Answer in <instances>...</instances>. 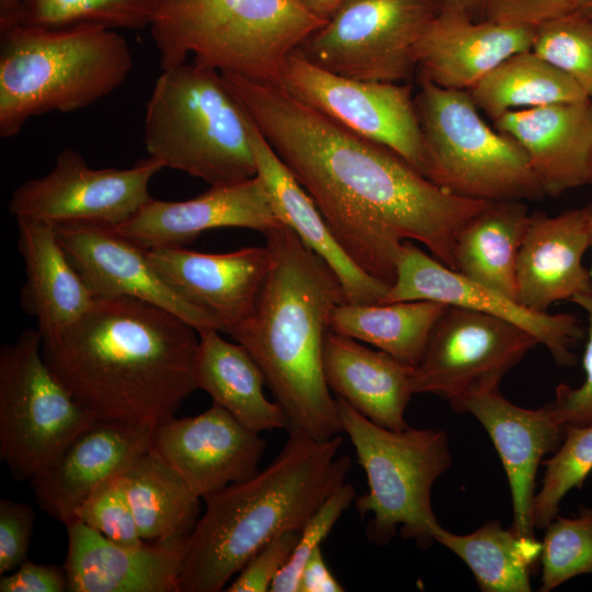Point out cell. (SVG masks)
<instances>
[{
  "mask_svg": "<svg viewBox=\"0 0 592 592\" xmlns=\"http://www.w3.org/2000/svg\"><path fill=\"white\" fill-rule=\"evenodd\" d=\"M127 500L145 542L189 536L200 514L201 498L151 447L122 473Z\"/></svg>",
  "mask_w": 592,
  "mask_h": 592,
  "instance_id": "obj_31",
  "label": "cell"
},
{
  "mask_svg": "<svg viewBox=\"0 0 592 592\" xmlns=\"http://www.w3.org/2000/svg\"><path fill=\"white\" fill-rule=\"evenodd\" d=\"M322 365L330 390L368 420L389 430L409 426L405 413L413 396V366L331 330Z\"/></svg>",
  "mask_w": 592,
  "mask_h": 592,
  "instance_id": "obj_28",
  "label": "cell"
},
{
  "mask_svg": "<svg viewBox=\"0 0 592 592\" xmlns=\"http://www.w3.org/2000/svg\"><path fill=\"white\" fill-rule=\"evenodd\" d=\"M147 254L181 298L213 317L230 337L249 319L271 265L266 246L215 254L159 247Z\"/></svg>",
  "mask_w": 592,
  "mask_h": 592,
  "instance_id": "obj_18",
  "label": "cell"
},
{
  "mask_svg": "<svg viewBox=\"0 0 592 592\" xmlns=\"http://www.w3.org/2000/svg\"><path fill=\"white\" fill-rule=\"evenodd\" d=\"M71 263L96 298L129 297L162 307L197 332L219 330L216 320L181 298L156 272L147 249L113 226L93 223L55 225Z\"/></svg>",
  "mask_w": 592,
  "mask_h": 592,
  "instance_id": "obj_17",
  "label": "cell"
},
{
  "mask_svg": "<svg viewBox=\"0 0 592 592\" xmlns=\"http://www.w3.org/2000/svg\"><path fill=\"white\" fill-rule=\"evenodd\" d=\"M75 520L121 545L145 543L127 500L122 474L100 485L79 506Z\"/></svg>",
  "mask_w": 592,
  "mask_h": 592,
  "instance_id": "obj_40",
  "label": "cell"
},
{
  "mask_svg": "<svg viewBox=\"0 0 592 592\" xmlns=\"http://www.w3.org/2000/svg\"><path fill=\"white\" fill-rule=\"evenodd\" d=\"M221 73L361 270L391 286L407 240L422 243L456 270L458 231L491 202L442 190L389 148L352 133L280 86Z\"/></svg>",
  "mask_w": 592,
  "mask_h": 592,
  "instance_id": "obj_1",
  "label": "cell"
},
{
  "mask_svg": "<svg viewBox=\"0 0 592 592\" xmlns=\"http://www.w3.org/2000/svg\"><path fill=\"white\" fill-rule=\"evenodd\" d=\"M66 527L70 592H178L190 535L125 546L79 520Z\"/></svg>",
  "mask_w": 592,
  "mask_h": 592,
  "instance_id": "obj_22",
  "label": "cell"
},
{
  "mask_svg": "<svg viewBox=\"0 0 592 592\" xmlns=\"http://www.w3.org/2000/svg\"><path fill=\"white\" fill-rule=\"evenodd\" d=\"M342 430L364 469L368 491L355 499L357 512L371 514L366 536L375 545L400 535L421 548L435 540L440 525L432 509L431 491L452 464L449 439L442 429L389 430L337 397Z\"/></svg>",
  "mask_w": 592,
  "mask_h": 592,
  "instance_id": "obj_8",
  "label": "cell"
},
{
  "mask_svg": "<svg viewBox=\"0 0 592 592\" xmlns=\"http://www.w3.org/2000/svg\"><path fill=\"white\" fill-rule=\"evenodd\" d=\"M583 0H488L483 20L537 26L580 10Z\"/></svg>",
  "mask_w": 592,
  "mask_h": 592,
  "instance_id": "obj_44",
  "label": "cell"
},
{
  "mask_svg": "<svg viewBox=\"0 0 592 592\" xmlns=\"http://www.w3.org/2000/svg\"><path fill=\"white\" fill-rule=\"evenodd\" d=\"M197 330L129 297L96 298L65 331L42 340L45 362L96 419L153 424L195 390Z\"/></svg>",
  "mask_w": 592,
  "mask_h": 592,
  "instance_id": "obj_2",
  "label": "cell"
},
{
  "mask_svg": "<svg viewBox=\"0 0 592 592\" xmlns=\"http://www.w3.org/2000/svg\"><path fill=\"white\" fill-rule=\"evenodd\" d=\"M156 5L157 0H21L19 25L139 30L150 26Z\"/></svg>",
  "mask_w": 592,
  "mask_h": 592,
  "instance_id": "obj_35",
  "label": "cell"
},
{
  "mask_svg": "<svg viewBox=\"0 0 592 592\" xmlns=\"http://www.w3.org/2000/svg\"><path fill=\"white\" fill-rule=\"evenodd\" d=\"M284 225L262 179L221 186L186 201L150 198L133 217L114 227L138 246L183 247L215 228H248L262 232Z\"/></svg>",
  "mask_w": 592,
  "mask_h": 592,
  "instance_id": "obj_20",
  "label": "cell"
},
{
  "mask_svg": "<svg viewBox=\"0 0 592 592\" xmlns=\"http://www.w3.org/2000/svg\"><path fill=\"white\" fill-rule=\"evenodd\" d=\"M467 92L493 121L510 111L589 99L572 78L532 49L510 56Z\"/></svg>",
  "mask_w": 592,
  "mask_h": 592,
  "instance_id": "obj_34",
  "label": "cell"
},
{
  "mask_svg": "<svg viewBox=\"0 0 592 592\" xmlns=\"http://www.w3.org/2000/svg\"><path fill=\"white\" fill-rule=\"evenodd\" d=\"M571 301L581 307L588 318V338L582 356L584 380L578 387L559 384L554 401L547 405L561 423L583 426L592 423V285Z\"/></svg>",
  "mask_w": 592,
  "mask_h": 592,
  "instance_id": "obj_41",
  "label": "cell"
},
{
  "mask_svg": "<svg viewBox=\"0 0 592 592\" xmlns=\"http://www.w3.org/2000/svg\"><path fill=\"white\" fill-rule=\"evenodd\" d=\"M402 300H432L504 319L532 334L558 365L577 363L572 348L583 329L576 316L532 310L449 269L409 240L402 244L396 278L382 303Z\"/></svg>",
  "mask_w": 592,
  "mask_h": 592,
  "instance_id": "obj_15",
  "label": "cell"
},
{
  "mask_svg": "<svg viewBox=\"0 0 592 592\" xmlns=\"http://www.w3.org/2000/svg\"><path fill=\"white\" fill-rule=\"evenodd\" d=\"M271 265L249 319L231 335L264 374L289 430L329 440L342 430L322 352L333 310L346 303L329 264L286 224L264 234Z\"/></svg>",
  "mask_w": 592,
  "mask_h": 592,
  "instance_id": "obj_3",
  "label": "cell"
},
{
  "mask_svg": "<svg viewBox=\"0 0 592 592\" xmlns=\"http://www.w3.org/2000/svg\"><path fill=\"white\" fill-rule=\"evenodd\" d=\"M281 452L251 478L205 498L187 539L178 592H218L270 539L301 532L340 486L352 460L339 455L343 437L320 441L289 430Z\"/></svg>",
  "mask_w": 592,
  "mask_h": 592,
  "instance_id": "obj_4",
  "label": "cell"
},
{
  "mask_svg": "<svg viewBox=\"0 0 592 592\" xmlns=\"http://www.w3.org/2000/svg\"><path fill=\"white\" fill-rule=\"evenodd\" d=\"M589 184L592 185V169H591V174H590V181H589Z\"/></svg>",
  "mask_w": 592,
  "mask_h": 592,
  "instance_id": "obj_52",
  "label": "cell"
},
{
  "mask_svg": "<svg viewBox=\"0 0 592 592\" xmlns=\"http://www.w3.org/2000/svg\"><path fill=\"white\" fill-rule=\"evenodd\" d=\"M580 11L592 21V0H583Z\"/></svg>",
  "mask_w": 592,
  "mask_h": 592,
  "instance_id": "obj_51",
  "label": "cell"
},
{
  "mask_svg": "<svg viewBox=\"0 0 592 592\" xmlns=\"http://www.w3.org/2000/svg\"><path fill=\"white\" fill-rule=\"evenodd\" d=\"M537 344L532 334L510 321L447 305L413 368V395H434L453 407L499 387L503 376Z\"/></svg>",
  "mask_w": 592,
  "mask_h": 592,
  "instance_id": "obj_12",
  "label": "cell"
},
{
  "mask_svg": "<svg viewBox=\"0 0 592 592\" xmlns=\"http://www.w3.org/2000/svg\"><path fill=\"white\" fill-rule=\"evenodd\" d=\"M251 116L220 71L192 64L162 69L146 105L144 144L163 168L210 186L258 174Z\"/></svg>",
  "mask_w": 592,
  "mask_h": 592,
  "instance_id": "obj_7",
  "label": "cell"
},
{
  "mask_svg": "<svg viewBox=\"0 0 592 592\" xmlns=\"http://www.w3.org/2000/svg\"><path fill=\"white\" fill-rule=\"evenodd\" d=\"M474 415L489 434L510 486L513 532L535 538L532 521L538 467L561 444L567 425L556 419L548 405L527 409L514 405L499 387L475 394L452 407Z\"/></svg>",
  "mask_w": 592,
  "mask_h": 592,
  "instance_id": "obj_21",
  "label": "cell"
},
{
  "mask_svg": "<svg viewBox=\"0 0 592 592\" xmlns=\"http://www.w3.org/2000/svg\"><path fill=\"white\" fill-rule=\"evenodd\" d=\"M250 141L258 175L265 184L278 217L334 271L346 303H382L390 286L361 270L343 251L312 198L274 151L252 117Z\"/></svg>",
  "mask_w": 592,
  "mask_h": 592,
  "instance_id": "obj_26",
  "label": "cell"
},
{
  "mask_svg": "<svg viewBox=\"0 0 592 592\" xmlns=\"http://www.w3.org/2000/svg\"><path fill=\"white\" fill-rule=\"evenodd\" d=\"M35 513L26 503L0 500V573H9L27 560Z\"/></svg>",
  "mask_w": 592,
  "mask_h": 592,
  "instance_id": "obj_43",
  "label": "cell"
},
{
  "mask_svg": "<svg viewBox=\"0 0 592 592\" xmlns=\"http://www.w3.org/2000/svg\"><path fill=\"white\" fill-rule=\"evenodd\" d=\"M435 15L430 0H343L297 49L340 76L399 82L417 68V45Z\"/></svg>",
  "mask_w": 592,
  "mask_h": 592,
  "instance_id": "obj_11",
  "label": "cell"
},
{
  "mask_svg": "<svg viewBox=\"0 0 592 592\" xmlns=\"http://www.w3.org/2000/svg\"><path fill=\"white\" fill-rule=\"evenodd\" d=\"M436 14H454L481 20L488 0H430Z\"/></svg>",
  "mask_w": 592,
  "mask_h": 592,
  "instance_id": "obj_47",
  "label": "cell"
},
{
  "mask_svg": "<svg viewBox=\"0 0 592 592\" xmlns=\"http://www.w3.org/2000/svg\"><path fill=\"white\" fill-rule=\"evenodd\" d=\"M300 532L285 531L264 544L241 568L227 592H265L295 549Z\"/></svg>",
  "mask_w": 592,
  "mask_h": 592,
  "instance_id": "obj_42",
  "label": "cell"
},
{
  "mask_svg": "<svg viewBox=\"0 0 592 592\" xmlns=\"http://www.w3.org/2000/svg\"><path fill=\"white\" fill-rule=\"evenodd\" d=\"M493 123L523 148L546 195L589 184L592 100L510 111Z\"/></svg>",
  "mask_w": 592,
  "mask_h": 592,
  "instance_id": "obj_23",
  "label": "cell"
},
{
  "mask_svg": "<svg viewBox=\"0 0 592 592\" xmlns=\"http://www.w3.org/2000/svg\"><path fill=\"white\" fill-rule=\"evenodd\" d=\"M21 0H0V32L20 24Z\"/></svg>",
  "mask_w": 592,
  "mask_h": 592,
  "instance_id": "obj_49",
  "label": "cell"
},
{
  "mask_svg": "<svg viewBox=\"0 0 592 592\" xmlns=\"http://www.w3.org/2000/svg\"><path fill=\"white\" fill-rule=\"evenodd\" d=\"M583 210H584V215H585L589 231H590L591 249H592V198L589 202V204L583 208ZM590 275H591V278H592V264H591V267H590Z\"/></svg>",
  "mask_w": 592,
  "mask_h": 592,
  "instance_id": "obj_50",
  "label": "cell"
},
{
  "mask_svg": "<svg viewBox=\"0 0 592 592\" xmlns=\"http://www.w3.org/2000/svg\"><path fill=\"white\" fill-rule=\"evenodd\" d=\"M446 306L432 300L343 303L333 310L331 331L366 342L415 367Z\"/></svg>",
  "mask_w": 592,
  "mask_h": 592,
  "instance_id": "obj_32",
  "label": "cell"
},
{
  "mask_svg": "<svg viewBox=\"0 0 592 592\" xmlns=\"http://www.w3.org/2000/svg\"><path fill=\"white\" fill-rule=\"evenodd\" d=\"M535 26L436 14L415 48L420 73L433 83L468 91L510 56L532 49Z\"/></svg>",
  "mask_w": 592,
  "mask_h": 592,
  "instance_id": "obj_25",
  "label": "cell"
},
{
  "mask_svg": "<svg viewBox=\"0 0 592 592\" xmlns=\"http://www.w3.org/2000/svg\"><path fill=\"white\" fill-rule=\"evenodd\" d=\"M530 216L522 201L488 203L457 234L455 271L516 300V261Z\"/></svg>",
  "mask_w": 592,
  "mask_h": 592,
  "instance_id": "obj_30",
  "label": "cell"
},
{
  "mask_svg": "<svg viewBox=\"0 0 592 592\" xmlns=\"http://www.w3.org/2000/svg\"><path fill=\"white\" fill-rule=\"evenodd\" d=\"M342 591H344L343 587L326 565L321 547L316 549L301 571L298 592Z\"/></svg>",
  "mask_w": 592,
  "mask_h": 592,
  "instance_id": "obj_46",
  "label": "cell"
},
{
  "mask_svg": "<svg viewBox=\"0 0 592 592\" xmlns=\"http://www.w3.org/2000/svg\"><path fill=\"white\" fill-rule=\"evenodd\" d=\"M327 21L295 0H157L150 34L162 69L193 62L280 86L288 55Z\"/></svg>",
  "mask_w": 592,
  "mask_h": 592,
  "instance_id": "obj_6",
  "label": "cell"
},
{
  "mask_svg": "<svg viewBox=\"0 0 592 592\" xmlns=\"http://www.w3.org/2000/svg\"><path fill=\"white\" fill-rule=\"evenodd\" d=\"M266 441L223 407L195 417L168 418L153 426L151 448L205 499L254 476Z\"/></svg>",
  "mask_w": 592,
  "mask_h": 592,
  "instance_id": "obj_16",
  "label": "cell"
},
{
  "mask_svg": "<svg viewBox=\"0 0 592 592\" xmlns=\"http://www.w3.org/2000/svg\"><path fill=\"white\" fill-rule=\"evenodd\" d=\"M198 338L194 362L196 388L208 392L214 403L254 432L287 429L284 410L265 397L264 374L248 350L238 342L226 341L215 329L198 332Z\"/></svg>",
  "mask_w": 592,
  "mask_h": 592,
  "instance_id": "obj_29",
  "label": "cell"
},
{
  "mask_svg": "<svg viewBox=\"0 0 592 592\" xmlns=\"http://www.w3.org/2000/svg\"><path fill=\"white\" fill-rule=\"evenodd\" d=\"M280 87L300 103L383 145L423 174L422 132L410 84L348 78L307 60L296 48Z\"/></svg>",
  "mask_w": 592,
  "mask_h": 592,
  "instance_id": "obj_13",
  "label": "cell"
},
{
  "mask_svg": "<svg viewBox=\"0 0 592 592\" xmlns=\"http://www.w3.org/2000/svg\"><path fill=\"white\" fill-rule=\"evenodd\" d=\"M591 248L583 208L556 216L531 214L516 261V300L538 312L592 285L582 259Z\"/></svg>",
  "mask_w": 592,
  "mask_h": 592,
  "instance_id": "obj_24",
  "label": "cell"
},
{
  "mask_svg": "<svg viewBox=\"0 0 592 592\" xmlns=\"http://www.w3.org/2000/svg\"><path fill=\"white\" fill-rule=\"evenodd\" d=\"M539 559L542 592L592 573V506H580L573 517L557 514L545 527Z\"/></svg>",
  "mask_w": 592,
  "mask_h": 592,
  "instance_id": "obj_37",
  "label": "cell"
},
{
  "mask_svg": "<svg viewBox=\"0 0 592 592\" xmlns=\"http://www.w3.org/2000/svg\"><path fill=\"white\" fill-rule=\"evenodd\" d=\"M16 220L18 250L26 273L20 304L35 318L42 340H48L79 320L96 297L71 263L55 225L29 218Z\"/></svg>",
  "mask_w": 592,
  "mask_h": 592,
  "instance_id": "obj_27",
  "label": "cell"
},
{
  "mask_svg": "<svg viewBox=\"0 0 592 592\" xmlns=\"http://www.w3.org/2000/svg\"><path fill=\"white\" fill-rule=\"evenodd\" d=\"M545 473L533 503L535 530L545 528L558 514L560 503L572 489H580L592 471V423L567 425L565 437L553 456L544 459Z\"/></svg>",
  "mask_w": 592,
  "mask_h": 592,
  "instance_id": "obj_36",
  "label": "cell"
},
{
  "mask_svg": "<svg viewBox=\"0 0 592 592\" xmlns=\"http://www.w3.org/2000/svg\"><path fill=\"white\" fill-rule=\"evenodd\" d=\"M37 329L0 349V458L16 481L31 480L96 418L53 373Z\"/></svg>",
  "mask_w": 592,
  "mask_h": 592,
  "instance_id": "obj_10",
  "label": "cell"
},
{
  "mask_svg": "<svg viewBox=\"0 0 592 592\" xmlns=\"http://www.w3.org/2000/svg\"><path fill=\"white\" fill-rule=\"evenodd\" d=\"M354 500V487L345 481L319 505L303 527L289 559L274 578L271 592H298L307 560L321 547L322 540Z\"/></svg>",
  "mask_w": 592,
  "mask_h": 592,
  "instance_id": "obj_39",
  "label": "cell"
},
{
  "mask_svg": "<svg viewBox=\"0 0 592 592\" xmlns=\"http://www.w3.org/2000/svg\"><path fill=\"white\" fill-rule=\"evenodd\" d=\"M1 592H65L69 582L65 566L38 565L25 560L0 579Z\"/></svg>",
  "mask_w": 592,
  "mask_h": 592,
  "instance_id": "obj_45",
  "label": "cell"
},
{
  "mask_svg": "<svg viewBox=\"0 0 592 592\" xmlns=\"http://www.w3.org/2000/svg\"><path fill=\"white\" fill-rule=\"evenodd\" d=\"M434 540L460 558L482 592H531V570L540 557L542 543L521 537L498 520L469 534L451 533L441 524Z\"/></svg>",
  "mask_w": 592,
  "mask_h": 592,
  "instance_id": "obj_33",
  "label": "cell"
},
{
  "mask_svg": "<svg viewBox=\"0 0 592 592\" xmlns=\"http://www.w3.org/2000/svg\"><path fill=\"white\" fill-rule=\"evenodd\" d=\"M532 50L572 78L592 100V21L580 10L535 26Z\"/></svg>",
  "mask_w": 592,
  "mask_h": 592,
  "instance_id": "obj_38",
  "label": "cell"
},
{
  "mask_svg": "<svg viewBox=\"0 0 592 592\" xmlns=\"http://www.w3.org/2000/svg\"><path fill=\"white\" fill-rule=\"evenodd\" d=\"M414 104L423 175L436 186L483 202L537 201L546 195L523 148L481 118L467 91L442 88L420 73Z\"/></svg>",
  "mask_w": 592,
  "mask_h": 592,
  "instance_id": "obj_9",
  "label": "cell"
},
{
  "mask_svg": "<svg viewBox=\"0 0 592 592\" xmlns=\"http://www.w3.org/2000/svg\"><path fill=\"white\" fill-rule=\"evenodd\" d=\"M132 68L126 39L104 26L0 32V137H15L33 116L88 107L121 87Z\"/></svg>",
  "mask_w": 592,
  "mask_h": 592,
  "instance_id": "obj_5",
  "label": "cell"
},
{
  "mask_svg": "<svg viewBox=\"0 0 592 592\" xmlns=\"http://www.w3.org/2000/svg\"><path fill=\"white\" fill-rule=\"evenodd\" d=\"M307 12L328 21L339 9L343 0H295Z\"/></svg>",
  "mask_w": 592,
  "mask_h": 592,
  "instance_id": "obj_48",
  "label": "cell"
},
{
  "mask_svg": "<svg viewBox=\"0 0 592 592\" xmlns=\"http://www.w3.org/2000/svg\"><path fill=\"white\" fill-rule=\"evenodd\" d=\"M163 169L147 157L128 169H92L75 149L61 150L53 169L11 194L9 212L53 225L93 223L116 227L150 198L149 183Z\"/></svg>",
  "mask_w": 592,
  "mask_h": 592,
  "instance_id": "obj_14",
  "label": "cell"
},
{
  "mask_svg": "<svg viewBox=\"0 0 592 592\" xmlns=\"http://www.w3.org/2000/svg\"><path fill=\"white\" fill-rule=\"evenodd\" d=\"M153 426L96 419L30 480L38 506L65 525L75 521L100 485L151 447Z\"/></svg>",
  "mask_w": 592,
  "mask_h": 592,
  "instance_id": "obj_19",
  "label": "cell"
}]
</instances>
